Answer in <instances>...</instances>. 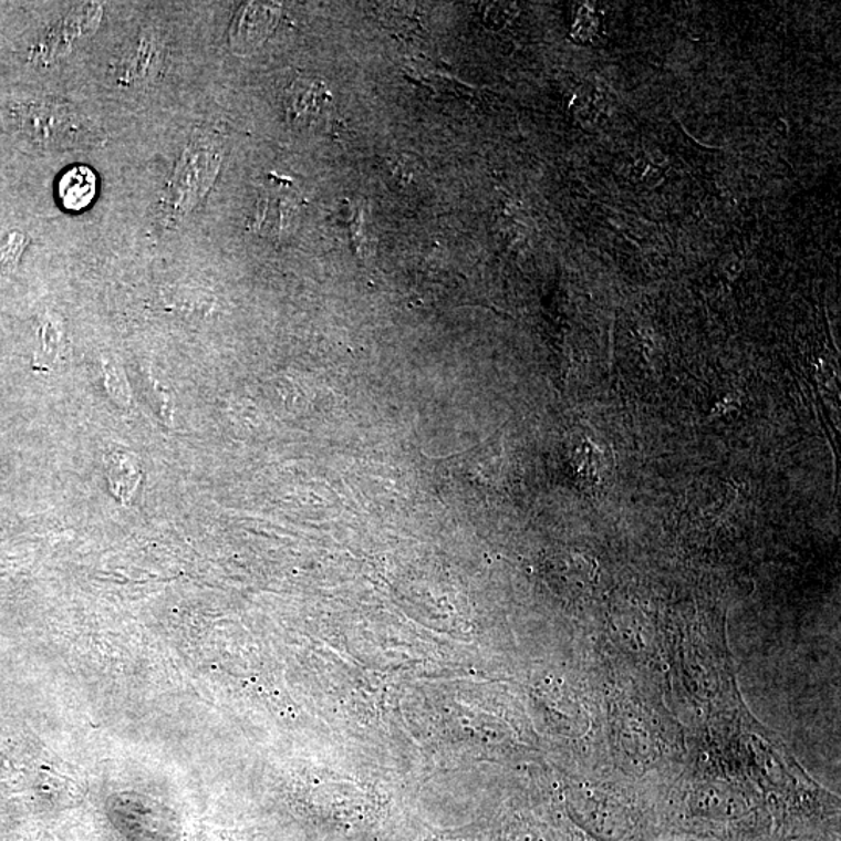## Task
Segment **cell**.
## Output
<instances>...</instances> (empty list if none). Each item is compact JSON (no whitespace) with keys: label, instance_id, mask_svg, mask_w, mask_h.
Wrapping results in <instances>:
<instances>
[{"label":"cell","instance_id":"cell-6","mask_svg":"<svg viewBox=\"0 0 841 841\" xmlns=\"http://www.w3.org/2000/svg\"><path fill=\"white\" fill-rule=\"evenodd\" d=\"M297 197L289 193H270L259 201L258 227L269 235L285 236L297 227Z\"/></svg>","mask_w":841,"mask_h":841},{"label":"cell","instance_id":"cell-9","mask_svg":"<svg viewBox=\"0 0 841 841\" xmlns=\"http://www.w3.org/2000/svg\"><path fill=\"white\" fill-rule=\"evenodd\" d=\"M29 245L30 237L18 229L0 232V274H10L18 269Z\"/></svg>","mask_w":841,"mask_h":841},{"label":"cell","instance_id":"cell-5","mask_svg":"<svg viewBox=\"0 0 841 841\" xmlns=\"http://www.w3.org/2000/svg\"><path fill=\"white\" fill-rule=\"evenodd\" d=\"M98 179L93 168L74 166L68 168L59 179V200L69 212H82L93 205L97 197Z\"/></svg>","mask_w":841,"mask_h":841},{"label":"cell","instance_id":"cell-8","mask_svg":"<svg viewBox=\"0 0 841 841\" xmlns=\"http://www.w3.org/2000/svg\"><path fill=\"white\" fill-rule=\"evenodd\" d=\"M158 48L155 42L144 38L137 42L135 51L132 52L129 59L125 60L124 68H122L121 76L118 80L126 83H135L136 80L145 79L150 72L152 68H155V61H158Z\"/></svg>","mask_w":841,"mask_h":841},{"label":"cell","instance_id":"cell-3","mask_svg":"<svg viewBox=\"0 0 841 841\" xmlns=\"http://www.w3.org/2000/svg\"><path fill=\"white\" fill-rule=\"evenodd\" d=\"M103 9L101 3H83L75 7L68 17L56 22L49 30L44 40L38 44L37 59L53 61L71 52L79 42L86 40L95 33L101 24Z\"/></svg>","mask_w":841,"mask_h":841},{"label":"cell","instance_id":"cell-1","mask_svg":"<svg viewBox=\"0 0 841 841\" xmlns=\"http://www.w3.org/2000/svg\"><path fill=\"white\" fill-rule=\"evenodd\" d=\"M221 164V148L209 136L195 137L178 159L163 197L164 220L179 224L209 193Z\"/></svg>","mask_w":841,"mask_h":841},{"label":"cell","instance_id":"cell-7","mask_svg":"<svg viewBox=\"0 0 841 841\" xmlns=\"http://www.w3.org/2000/svg\"><path fill=\"white\" fill-rule=\"evenodd\" d=\"M329 93L323 83L297 82L287 91L285 110L293 124H311L323 113Z\"/></svg>","mask_w":841,"mask_h":841},{"label":"cell","instance_id":"cell-4","mask_svg":"<svg viewBox=\"0 0 841 841\" xmlns=\"http://www.w3.org/2000/svg\"><path fill=\"white\" fill-rule=\"evenodd\" d=\"M279 17H281V9L273 3H245L242 9L237 11L229 30L232 51L237 53L256 51L277 29Z\"/></svg>","mask_w":841,"mask_h":841},{"label":"cell","instance_id":"cell-2","mask_svg":"<svg viewBox=\"0 0 841 841\" xmlns=\"http://www.w3.org/2000/svg\"><path fill=\"white\" fill-rule=\"evenodd\" d=\"M3 121L14 135L38 147L80 143L84 126L66 105L49 102H14L0 106Z\"/></svg>","mask_w":841,"mask_h":841}]
</instances>
